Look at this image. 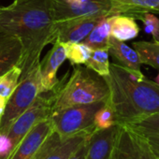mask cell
I'll list each match as a JSON object with an SVG mask.
<instances>
[{"mask_svg": "<svg viewBox=\"0 0 159 159\" xmlns=\"http://www.w3.org/2000/svg\"><path fill=\"white\" fill-rule=\"evenodd\" d=\"M112 15L102 18L88 36L82 41L91 50L108 49L111 37V25Z\"/></svg>", "mask_w": 159, "mask_h": 159, "instance_id": "cell-18", "label": "cell"}, {"mask_svg": "<svg viewBox=\"0 0 159 159\" xmlns=\"http://www.w3.org/2000/svg\"><path fill=\"white\" fill-rule=\"evenodd\" d=\"M51 11L54 22L90 16H110L111 3L109 0H93L88 3H75L69 0H50Z\"/></svg>", "mask_w": 159, "mask_h": 159, "instance_id": "cell-7", "label": "cell"}, {"mask_svg": "<svg viewBox=\"0 0 159 159\" xmlns=\"http://www.w3.org/2000/svg\"><path fill=\"white\" fill-rule=\"evenodd\" d=\"M63 44L66 57L72 66L84 65L91 55L92 50L82 42H66Z\"/></svg>", "mask_w": 159, "mask_h": 159, "instance_id": "cell-22", "label": "cell"}, {"mask_svg": "<svg viewBox=\"0 0 159 159\" xmlns=\"http://www.w3.org/2000/svg\"><path fill=\"white\" fill-rule=\"evenodd\" d=\"M52 129L50 117L38 123L20 141L9 159H30Z\"/></svg>", "mask_w": 159, "mask_h": 159, "instance_id": "cell-11", "label": "cell"}, {"mask_svg": "<svg viewBox=\"0 0 159 159\" xmlns=\"http://www.w3.org/2000/svg\"><path fill=\"white\" fill-rule=\"evenodd\" d=\"M69 1H72L75 3H88V2L93 1V0H69Z\"/></svg>", "mask_w": 159, "mask_h": 159, "instance_id": "cell-31", "label": "cell"}, {"mask_svg": "<svg viewBox=\"0 0 159 159\" xmlns=\"http://www.w3.org/2000/svg\"><path fill=\"white\" fill-rule=\"evenodd\" d=\"M89 136H87L84 140L82 142V144L79 146V148L75 151V152L68 158V159H84L87 149H88V144H89Z\"/></svg>", "mask_w": 159, "mask_h": 159, "instance_id": "cell-28", "label": "cell"}, {"mask_svg": "<svg viewBox=\"0 0 159 159\" xmlns=\"http://www.w3.org/2000/svg\"><path fill=\"white\" fill-rule=\"evenodd\" d=\"M7 102H8V98L0 97V119H1V117H2V115L4 113V111H5Z\"/></svg>", "mask_w": 159, "mask_h": 159, "instance_id": "cell-29", "label": "cell"}, {"mask_svg": "<svg viewBox=\"0 0 159 159\" xmlns=\"http://www.w3.org/2000/svg\"><path fill=\"white\" fill-rule=\"evenodd\" d=\"M52 45V47L49 50L44 59L39 63L40 94L47 93L53 89L58 83V69L66 59L65 47L62 42L56 39Z\"/></svg>", "mask_w": 159, "mask_h": 159, "instance_id": "cell-10", "label": "cell"}, {"mask_svg": "<svg viewBox=\"0 0 159 159\" xmlns=\"http://www.w3.org/2000/svg\"><path fill=\"white\" fill-rule=\"evenodd\" d=\"M140 137L149 146L156 159H159V112L125 125Z\"/></svg>", "mask_w": 159, "mask_h": 159, "instance_id": "cell-14", "label": "cell"}, {"mask_svg": "<svg viewBox=\"0 0 159 159\" xmlns=\"http://www.w3.org/2000/svg\"><path fill=\"white\" fill-rule=\"evenodd\" d=\"M111 159H156L148 144L125 125H120Z\"/></svg>", "mask_w": 159, "mask_h": 159, "instance_id": "cell-8", "label": "cell"}, {"mask_svg": "<svg viewBox=\"0 0 159 159\" xmlns=\"http://www.w3.org/2000/svg\"><path fill=\"white\" fill-rule=\"evenodd\" d=\"M24 1H26V0H13V2H16V3H19V2H24Z\"/></svg>", "mask_w": 159, "mask_h": 159, "instance_id": "cell-33", "label": "cell"}, {"mask_svg": "<svg viewBox=\"0 0 159 159\" xmlns=\"http://www.w3.org/2000/svg\"><path fill=\"white\" fill-rule=\"evenodd\" d=\"M52 97L51 91L40 94L15 120L7 133L12 143V152L33 126L40 121L50 117L52 113Z\"/></svg>", "mask_w": 159, "mask_h": 159, "instance_id": "cell-6", "label": "cell"}, {"mask_svg": "<svg viewBox=\"0 0 159 159\" xmlns=\"http://www.w3.org/2000/svg\"><path fill=\"white\" fill-rule=\"evenodd\" d=\"M103 78L116 125H125L159 112V85L155 82L139 79L116 63L110 65V74Z\"/></svg>", "mask_w": 159, "mask_h": 159, "instance_id": "cell-2", "label": "cell"}, {"mask_svg": "<svg viewBox=\"0 0 159 159\" xmlns=\"http://www.w3.org/2000/svg\"><path fill=\"white\" fill-rule=\"evenodd\" d=\"M21 75V68L15 66L0 76V97L8 99L10 98L19 84Z\"/></svg>", "mask_w": 159, "mask_h": 159, "instance_id": "cell-23", "label": "cell"}, {"mask_svg": "<svg viewBox=\"0 0 159 159\" xmlns=\"http://www.w3.org/2000/svg\"><path fill=\"white\" fill-rule=\"evenodd\" d=\"M94 125L97 129H106L116 125L113 111L107 102V100L104 105L96 112L94 118Z\"/></svg>", "mask_w": 159, "mask_h": 159, "instance_id": "cell-25", "label": "cell"}, {"mask_svg": "<svg viewBox=\"0 0 159 159\" xmlns=\"http://www.w3.org/2000/svg\"><path fill=\"white\" fill-rule=\"evenodd\" d=\"M22 52L23 47L19 39L0 33V76L18 65Z\"/></svg>", "mask_w": 159, "mask_h": 159, "instance_id": "cell-16", "label": "cell"}, {"mask_svg": "<svg viewBox=\"0 0 159 159\" xmlns=\"http://www.w3.org/2000/svg\"><path fill=\"white\" fill-rule=\"evenodd\" d=\"M104 15H90L54 22L55 38L62 43L82 42Z\"/></svg>", "mask_w": 159, "mask_h": 159, "instance_id": "cell-9", "label": "cell"}, {"mask_svg": "<svg viewBox=\"0 0 159 159\" xmlns=\"http://www.w3.org/2000/svg\"><path fill=\"white\" fill-rule=\"evenodd\" d=\"M132 18L135 20H139L142 22L144 25V31L147 34L153 35L159 28V19L153 13H141L139 15H135Z\"/></svg>", "mask_w": 159, "mask_h": 159, "instance_id": "cell-26", "label": "cell"}, {"mask_svg": "<svg viewBox=\"0 0 159 159\" xmlns=\"http://www.w3.org/2000/svg\"><path fill=\"white\" fill-rule=\"evenodd\" d=\"M95 130L96 129L83 131L66 138L47 156L46 159H68L79 148V146L82 144L84 139L91 135Z\"/></svg>", "mask_w": 159, "mask_h": 159, "instance_id": "cell-19", "label": "cell"}, {"mask_svg": "<svg viewBox=\"0 0 159 159\" xmlns=\"http://www.w3.org/2000/svg\"><path fill=\"white\" fill-rule=\"evenodd\" d=\"M12 153V143L8 135L0 134V159H9Z\"/></svg>", "mask_w": 159, "mask_h": 159, "instance_id": "cell-27", "label": "cell"}, {"mask_svg": "<svg viewBox=\"0 0 159 159\" xmlns=\"http://www.w3.org/2000/svg\"><path fill=\"white\" fill-rule=\"evenodd\" d=\"M66 139L62 138L54 129H52V132L46 138V139L43 141L41 146L30 159H46L47 156Z\"/></svg>", "mask_w": 159, "mask_h": 159, "instance_id": "cell-24", "label": "cell"}, {"mask_svg": "<svg viewBox=\"0 0 159 159\" xmlns=\"http://www.w3.org/2000/svg\"><path fill=\"white\" fill-rule=\"evenodd\" d=\"M152 37V39H153V41L159 43V28H158V30H157Z\"/></svg>", "mask_w": 159, "mask_h": 159, "instance_id": "cell-30", "label": "cell"}, {"mask_svg": "<svg viewBox=\"0 0 159 159\" xmlns=\"http://www.w3.org/2000/svg\"><path fill=\"white\" fill-rule=\"evenodd\" d=\"M154 82H155V83H156V84H157L159 85V74H158V75H157V77L155 78Z\"/></svg>", "mask_w": 159, "mask_h": 159, "instance_id": "cell-32", "label": "cell"}, {"mask_svg": "<svg viewBox=\"0 0 159 159\" xmlns=\"http://www.w3.org/2000/svg\"><path fill=\"white\" fill-rule=\"evenodd\" d=\"M0 33L20 39L22 56L17 65L25 77L40 63V55L48 44L55 40L54 21L50 0H26L0 7Z\"/></svg>", "mask_w": 159, "mask_h": 159, "instance_id": "cell-1", "label": "cell"}, {"mask_svg": "<svg viewBox=\"0 0 159 159\" xmlns=\"http://www.w3.org/2000/svg\"><path fill=\"white\" fill-rule=\"evenodd\" d=\"M139 33V27L134 18L123 14L112 15L111 37L125 42L137 38Z\"/></svg>", "mask_w": 159, "mask_h": 159, "instance_id": "cell-17", "label": "cell"}, {"mask_svg": "<svg viewBox=\"0 0 159 159\" xmlns=\"http://www.w3.org/2000/svg\"><path fill=\"white\" fill-rule=\"evenodd\" d=\"M40 95L39 65L25 77L20 79L19 84L8 99L4 113L0 119V134L7 135L15 120Z\"/></svg>", "mask_w": 159, "mask_h": 159, "instance_id": "cell-4", "label": "cell"}, {"mask_svg": "<svg viewBox=\"0 0 159 159\" xmlns=\"http://www.w3.org/2000/svg\"><path fill=\"white\" fill-rule=\"evenodd\" d=\"M108 51L109 54L117 61V64L123 66L130 74L139 79L145 78L140 70L141 64L139 57L133 48L125 44L124 41H120L110 37Z\"/></svg>", "mask_w": 159, "mask_h": 159, "instance_id": "cell-13", "label": "cell"}, {"mask_svg": "<svg viewBox=\"0 0 159 159\" xmlns=\"http://www.w3.org/2000/svg\"><path fill=\"white\" fill-rule=\"evenodd\" d=\"M105 102L72 106L52 111L50 118L53 129L64 139L83 131L97 129L94 125L95 114Z\"/></svg>", "mask_w": 159, "mask_h": 159, "instance_id": "cell-5", "label": "cell"}, {"mask_svg": "<svg viewBox=\"0 0 159 159\" xmlns=\"http://www.w3.org/2000/svg\"><path fill=\"white\" fill-rule=\"evenodd\" d=\"M108 49L92 50L91 55L88 60L84 63V66L98 74L99 76L105 77L110 74V59H109Z\"/></svg>", "mask_w": 159, "mask_h": 159, "instance_id": "cell-21", "label": "cell"}, {"mask_svg": "<svg viewBox=\"0 0 159 159\" xmlns=\"http://www.w3.org/2000/svg\"><path fill=\"white\" fill-rule=\"evenodd\" d=\"M111 15L123 14L133 17L141 13L159 14V0H109Z\"/></svg>", "mask_w": 159, "mask_h": 159, "instance_id": "cell-15", "label": "cell"}, {"mask_svg": "<svg viewBox=\"0 0 159 159\" xmlns=\"http://www.w3.org/2000/svg\"><path fill=\"white\" fill-rule=\"evenodd\" d=\"M119 126L114 125L106 129H96L89 137L84 159H111Z\"/></svg>", "mask_w": 159, "mask_h": 159, "instance_id": "cell-12", "label": "cell"}, {"mask_svg": "<svg viewBox=\"0 0 159 159\" xmlns=\"http://www.w3.org/2000/svg\"><path fill=\"white\" fill-rule=\"evenodd\" d=\"M73 72L66 80L58 81L51 90L52 112L65 108L106 101L109 88L102 76L82 65L73 66Z\"/></svg>", "mask_w": 159, "mask_h": 159, "instance_id": "cell-3", "label": "cell"}, {"mask_svg": "<svg viewBox=\"0 0 159 159\" xmlns=\"http://www.w3.org/2000/svg\"><path fill=\"white\" fill-rule=\"evenodd\" d=\"M133 49L137 52L140 64L159 69V43L155 41H135Z\"/></svg>", "mask_w": 159, "mask_h": 159, "instance_id": "cell-20", "label": "cell"}]
</instances>
